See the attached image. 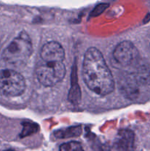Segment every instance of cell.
Here are the masks:
<instances>
[{"instance_id": "cell-1", "label": "cell", "mask_w": 150, "mask_h": 151, "mask_svg": "<svg viewBox=\"0 0 150 151\" xmlns=\"http://www.w3.org/2000/svg\"><path fill=\"white\" fill-rule=\"evenodd\" d=\"M82 76L87 86L101 96L113 92L115 82L102 54L95 47L85 52L82 65Z\"/></svg>"}, {"instance_id": "cell-2", "label": "cell", "mask_w": 150, "mask_h": 151, "mask_svg": "<svg viewBox=\"0 0 150 151\" xmlns=\"http://www.w3.org/2000/svg\"><path fill=\"white\" fill-rule=\"evenodd\" d=\"M32 52V44L27 35L15 38L3 52V58L11 64L22 65L29 60Z\"/></svg>"}, {"instance_id": "cell-3", "label": "cell", "mask_w": 150, "mask_h": 151, "mask_svg": "<svg viewBox=\"0 0 150 151\" xmlns=\"http://www.w3.org/2000/svg\"><path fill=\"white\" fill-rule=\"evenodd\" d=\"M66 72V66L63 63L42 61L37 66L36 76L42 85L53 86L64 78Z\"/></svg>"}, {"instance_id": "cell-4", "label": "cell", "mask_w": 150, "mask_h": 151, "mask_svg": "<svg viewBox=\"0 0 150 151\" xmlns=\"http://www.w3.org/2000/svg\"><path fill=\"white\" fill-rule=\"evenodd\" d=\"M25 80L19 72L11 69L0 70V92L7 96L16 97L25 90Z\"/></svg>"}, {"instance_id": "cell-5", "label": "cell", "mask_w": 150, "mask_h": 151, "mask_svg": "<svg viewBox=\"0 0 150 151\" xmlns=\"http://www.w3.org/2000/svg\"><path fill=\"white\" fill-rule=\"evenodd\" d=\"M113 55L115 60L121 66H129L136 63L139 53L132 42L124 41L116 46Z\"/></svg>"}, {"instance_id": "cell-6", "label": "cell", "mask_w": 150, "mask_h": 151, "mask_svg": "<svg viewBox=\"0 0 150 151\" xmlns=\"http://www.w3.org/2000/svg\"><path fill=\"white\" fill-rule=\"evenodd\" d=\"M41 57L44 62L63 63L65 58V52L63 47L59 43L50 41L42 47Z\"/></svg>"}, {"instance_id": "cell-7", "label": "cell", "mask_w": 150, "mask_h": 151, "mask_svg": "<svg viewBox=\"0 0 150 151\" xmlns=\"http://www.w3.org/2000/svg\"><path fill=\"white\" fill-rule=\"evenodd\" d=\"M135 135L129 130H121L119 132L114 142L116 151H134Z\"/></svg>"}, {"instance_id": "cell-8", "label": "cell", "mask_w": 150, "mask_h": 151, "mask_svg": "<svg viewBox=\"0 0 150 151\" xmlns=\"http://www.w3.org/2000/svg\"><path fill=\"white\" fill-rule=\"evenodd\" d=\"M138 84L150 85V63H142L139 65L133 74Z\"/></svg>"}, {"instance_id": "cell-9", "label": "cell", "mask_w": 150, "mask_h": 151, "mask_svg": "<svg viewBox=\"0 0 150 151\" xmlns=\"http://www.w3.org/2000/svg\"><path fill=\"white\" fill-rule=\"evenodd\" d=\"M81 134V128L78 127H72L67 129L61 130L56 133V137L58 138H68V137H78Z\"/></svg>"}, {"instance_id": "cell-10", "label": "cell", "mask_w": 150, "mask_h": 151, "mask_svg": "<svg viewBox=\"0 0 150 151\" xmlns=\"http://www.w3.org/2000/svg\"><path fill=\"white\" fill-rule=\"evenodd\" d=\"M60 151H85L82 145L76 142L64 143L60 147Z\"/></svg>"}, {"instance_id": "cell-11", "label": "cell", "mask_w": 150, "mask_h": 151, "mask_svg": "<svg viewBox=\"0 0 150 151\" xmlns=\"http://www.w3.org/2000/svg\"><path fill=\"white\" fill-rule=\"evenodd\" d=\"M24 129L21 133V137H26L27 135H30V134L35 133L38 129V126L35 124L29 123V122H26V123H24Z\"/></svg>"}, {"instance_id": "cell-12", "label": "cell", "mask_w": 150, "mask_h": 151, "mask_svg": "<svg viewBox=\"0 0 150 151\" xmlns=\"http://www.w3.org/2000/svg\"><path fill=\"white\" fill-rule=\"evenodd\" d=\"M107 7V4H99V5H98L97 7H96L95 9L93 10L92 13H91V16H98V15H99L100 13H102L103 10H105Z\"/></svg>"}, {"instance_id": "cell-13", "label": "cell", "mask_w": 150, "mask_h": 151, "mask_svg": "<svg viewBox=\"0 0 150 151\" xmlns=\"http://www.w3.org/2000/svg\"><path fill=\"white\" fill-rule=\"evenodd\" d=\"M4 151H15V150H4Z\"/></svg>"}]
</instances>
